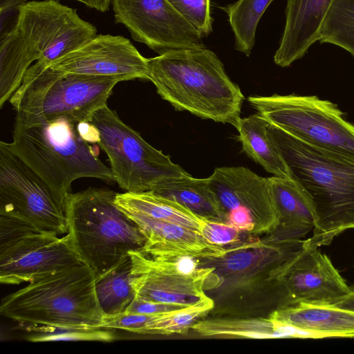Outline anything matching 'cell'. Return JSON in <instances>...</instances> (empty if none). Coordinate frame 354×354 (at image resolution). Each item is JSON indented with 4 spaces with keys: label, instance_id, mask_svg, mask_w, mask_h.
I'll list each match as a JSON object with an SVG mask.
<instances>
[{
    "label": "cell",
    "instance_id": "1",
    "mask_svg": "<svg viewBox=\"0 0 354 354\" xmlns=\"http://www.w3.org/2000/svg\"><path fill=\"white\" fill-rule=\"evenodd\" d=\"M268 133L313 205L315 224L308 243L328 245L354 229V156L307 143L271 123Z\"/></svg>",
    "mask_w": 354,
    "mask_h": 354
},
{
    "label": "cell",
    "instance_id": "2",
    "mask_svg": "<svg viewBox=\"0 0 354 354\" xmlns=\"http://www.w3.org/2000/svg\"><path fill=\"white\" fill-rule=\"evenodd\" d=\"M96 35L94 25L57 0L26 3L14 30L0 40V107L19 88L33 62L48 67Z\"/></svg>",
    "mask_w": 354,
    "mask_h": 354
},
{
    "label": "cell",
    "instance_id": "3",
    "mask_svg": "<svg viewBox=\"0 0 354 354\" xmlns=\"http://www.w3.org/2000/svg\"><path fill=\"white\" fill-rule=\"evenodd\" d=\"M149 68L158 93L176 110L237 127L244 96L213 51L205 47L168 52L149 58Z\"/></svg>",
    "mask_w": 354,
    "mask_h": 354
},
{
    "label": "cell",
    "instance_id": "4",
    "mask_svg": "<svg viewBox=\"0 0 354 354\" xmlns=\"http://www.w3.org/2000/svg\"><path fill=\"white\" fill-rule=\"evenodd\" d=\"M66 117L26 121L15 117L11 150L64 198L73 181L95 178L113 183L111 167L80 135L77 123Z\"/></svg>",
    "mask_w": 354,
    "mask_h": 354
},
{
    "label": "cell",
    "instance_id": "5",
    "mask_svg": "<svg viewBox=\"0 0 354 354\" xmlns=\"http://www.w3.org/2000/svg\"><path fill=\"white\" fill-rule=\"evenodd\" d=\"M0 313L21 323L72 330L102 328L104 316L94 272L82 262L8 295L1 300Z\"/></svg>",
    "mask_w": 354,
    "mask_h": 354
},
{
    "label": "cell",
    "instance_id": "6",
    "mask_svg": "<svg viewBox=\"0 0 354 354\" xmlns=\"http://www.w3.org/2000/svg\"><path fill=\"white\" fill-rule=\"evenodd\" d=\"M117 192L89 187L67 194V234L80 261L95 276L129 255L143 250L147 238L138 225L115 204Z\"/></svg>",
    "mask_w": 354,
    "mask_h": 354
},
{
    "label": "cell",
    "instance_id": "7",
    "mask_svg": "<svg viewBox=\"0 0 354 354\" xmlns=\"http://www.w3.org/2000/svg\"><path fill=\"white\" fill-rule=\"evenodd\" d=\"M127 80L121 76L64 73L34 64L9 101L16 118L26 121L66 117L91 122L93 114L107 105L113 87Z\"/></svg>",
    "mask_w": 354,
    "mask_h": 354
},
{
    "label": "cell",
    "instance_id": "8",
    "mask_svg": "<svg viewBox=\"0 0 354 354\" xmlns=\"http://www.w3.org/2000/svg\"><path fill=\"white\" fill-rule=\"evenodd\" d=\"M91 122L98 129L97 144L109 159L115 181L126 192H149L162 180L189 174L147 142L107 105L93 114Z\"/></svg>",
    "mask_w": 354,
    "mask_h": 354
},
{
    "label": "cell",
    "instance_id": "9",
    "mask_svg": "<svg viewBox=\"0 0 354 354\" xmlns=\"http://www.w3.org/2000/svg\"><path fill=\"white\" fill-rule=\"evenodd\" d=\"M250 104L269 123L313 145L354 156V124L333 102L317 96H250Z\"/></svg>",
    "mask_w": 354,
    "mask_h": 354
},
{
    "label": "cell",
    "instance_id": "10",
    "mask_svg": "<svg viewBox=\"0 0 354 354\" xmlns=\"http://www.w3.org/2000/svg\"><path fill=\"white\" fill-rule=\"evenodd\" d=\"M66 198L0 142V216L45 234L67 232Z\"/></svg>",
    "mask_w": 354,
    "mask_h": 354
},
{
    "label": "cell",
    "instance_id": "11",
    "mask_svg": "<svg viewBox=\"0 0 354 354\" xmlns=\"http://www.w3.org/2000/svg\"><path fill=\"white\" fill-rule=\"evenodd\" d=\"M81 263L68 234L37 232L0 216V282L18 285Z\"/></svg>",
    "mask_w": 354,
    "mask_h": 354
},
{
    "label": "cell",
    "instance_id": "12",
    "mask_svg": "<svg viewBox=\"0 0 354 354\" xmlns=\"http://www.w3.org/2000/svg\"><path fill=\"white\" fill-rule=\"evenodd\" d=\"M131 285L136 297L165 304L190 306L209 298L205 290L213 282L212 268H198L191 257H152L142 250L129 252Z\"/></svg>",
    "mask_w": 354,
    "mask_h": 354
},
{
    "label": "cell",
    "instance_id": "13",
    "mask_svg": "<svg viewBox=\"0 0 354 354\" xmlns=\"http://www.w3.org/2000/svg\"><path fill=\"white\" fill-rule=\"evenodd\" d=\"M116 24L158 55L205 48L203 37L167 0H112Z\"/></svg>",
    "mask_w": 354,
    "mask_h": 354
},
{
    "label": "cell",
    "instance_id": "14",
    "mask_svg": "<svg viewBox=\"0 0 354 354\" xmlns=\"http://www.w3.org/2000/svg\"><path fill=\"white\" fill-rule=\"evenodd\" d=\"M274 277L284 295L281 307L304 301L332 303L350 290L328 256L306 239L298 251L279 265Z\"/></svg>",
    "mask_w": 354,
    "mask_h": 354
},
{
    "label": "cell",
    "instance_id": "15",
    "mask_svg": "<svg viewBox=\"0 0 354 354\" xmlns=\"http://www.w3.org/2000/svg\"><path fill=\"white\" fill-rule=\"evenodd\" d=\"M50 67L64 73L149 80V59L129 39L120 35H97Z\"/></svg>",
    "mask_w": 354,
    "mask_h": 354
},
{
    "label": "cell",
    "instance_id": "16",
    "mask_svg": "<svg viewBox=\"0 0 354 354\" xmlns=\"http://www.w3.org/2000/svg\"><path fill=\"white\" fill-rule=\"evenodd\" d=\"M207 178L226 215L233 209L243 207L254 218L252 233L276 230L279 219L269 178L245 167H222L216 168Z\"/></svg>",
    "mask_w": 354,
    "mask_h": 354
},
{
    "label": "cell",
    "instance_id": "17",
    "mask_svg": "<svg viewBox=\"0 0 354 354\" xmlns=\"http://www.w3.org/2000/svg\"><path fill=\"white\" fill-rule=\"evenodd\" d=\"M124 213L146 236L142 250L152 257L219 259L236 249L211 244L200 232L175 223L136 212Z\"/></svg>",
    "mask_w": 354,
    "mask_h": 354
},
{
    "label": "cell",
    "instance_id": "18",
    "mask_svg": "<svg viewBox=\"0 0 354 354\" xmlns=\"http://www.w3.org/2000/svg\"><path fill=\"white\" fill-rule=\"evenodd\" d=\"M333 0H287L286 24L274 63L287 67L301 58L319 41V32Z\"/></svg>",
    "mask_w": 354,
    "mask_h": 354
},
{
    "label": "cell",
    "instance_id": "19",
    "mask_svg": "<svg viewBox=\"0 0 354 354\" xmlns=\"http://www.w3.org/2000/svg\"><path fill=\"white\" fill-rule=\"evenodd\" d=\"M270 317L299 330L303 337H354V310L326 302L280 307Z\"/></svg>",
    "mask_w": 354,
    "mask_h": 354
},
{
    "label": "cell",
    "instance_id": "20",
    "mask_svg": "<svg viewBox=\"0 0 354 354\" xmlns=\"http://www.w3.org/2000/svg\"><path fill=\"white\" fill-rule=\"evenodd\" d=\"M214 308L209 297L183 308L161 314L123 313L104 316L103 328L142 334H185L203 315Z\"/></svg>",
    "mask_w": 354,
    "mask_h": 354
},
{
    "label": "cell",
    "instance_id": "21",
    "mask_svg": "<svg viewBox=\"0 0 354 354\" xmlns=\"http://www.w3.org/2000/svg\"><path fill=\"white\" fill-rule=\"evenodd\" d=\"M279 223L276 240L301 239L315 224L313 205L291 178L269 177Z\"/></svg>",
    "mask_w": 354,
    "mask_h": 354
},
{
    "label": "cell",
    "instance_id": "22",
    "mask_svg": "<svg viewBox=\"0 0 354 354\" xmlns=\"http://www.w3.org/2000/svg\"><path fill=\"white\" fill-rule=\"evenodd\" d=\"M151 192L180 203L205 219L227 222V215L207 178H195L188 174L168 178L158 183Z\"/></svg>",
    "mask_w": 354,
    "mask_h": 354
},
{
    "label": "cell",
    "instance_id": "23",
    "mask_svg": "<svg viewBox=\"0 0 354 354\" xmlns=\"http://www.w3.org/2000/svg\"><path fill=\"white\" fill-rule=\"evenodd\" d=\"M203 337L241 338L300 337L298 330L273 318H214L195 322L191 328Z\"/></svg>",
    "mask_w": 354,
    "mask_h": 354
},
{
    "label": "cell",
    "instance_id": "24",
    "mask_svg": "<svg viewBox=\"0 0 354 354\" xmlns=\"http://www.w3.org/2000/svg\"><path fill=\"white\" fill-rule=\"evenodd\" d=\"M115 203L124 212H132L175 223L201 233L205 218L180 203L151 191L118 193Z\"/></svg>",
    "mask_w": 354,
    "mask_h": 354
},
{
    "label": "cell",
    "instance_id": "25",
    "mask_svg": "<svg viewBox=\"0 0 354 354\" xmlns=\"http://www.w3.org/2000/svg\"><path fill=\"white\" fill-rule=\"evenodd\" d=\"M268 124L258 113L241 118L236 129L243 149L268 172L275 176L291 178L285 161L268 136Z\"/></svg>",
    "mask_w": 354,
    "mask_h": 354
},
{
    "label": "cell",
    "instance_id": "26",
    "mask_svg": "<svg viewBox=\"0 0 354 354\" xmlns=\"http://www.w3.org/2000/svg\"><path fill=\"white\" fill-rule=\"evenodd\" d=\"M132 261L129 254L107 271L95 276V290L104 316L124 313L136 297L131 285Z\"/></svg>",
    "mask_w": 354,
    "mask_h": 354
},
{
    "label": "cell",
    "instance_id": "27",
    "mask_svg": "<svg viewBox=\"0 0 354 354\" xmlns=\"http://www.w3.org/2000/svg\"><path fill=\"white\" fill-rule=\"evenodd\" d=\"M273 0H238L223 8L234 36V48L249 56L259 20Z\"/></svg>",
    "mask_w": 354,
    "mask_h": 354
},
{
    "label": "cell",
    "instance_id": "28",
    "mask_svg": "<svg viewBox=\"0 0 354 354\" xmlns=\"http://www.w3.org/2000/svg\"><path fill=\"white\" fill-rule=\"evenodd\" d=\"M319 41L339 46L354 57V0H333L322 24Z\"/></svg>",
    "mask_w": 354,
    "mask_h": 354
},
{
    "label": "cell",
    "instance_id": "29",
    "mask_svg": "<svg viewBox=\"0 0 354 354\" xmlns=\"http://www.w3.org/2000/svg\"><path fill=\"white\" fill-rule=\"evenodd\" d=\"M204 37L213 30L210 0H167Z\"/></svg>",
    "mask_w": 354,
    "mask_h": 354
},
{
    "label": "cell",
    "instance_id": "30",
    "mask_svg": "<svg viewBox=\"0 0 354 354\" xmlns=\"http://www.w3.org/2000/svg\"><path fill=\"white\" fill-rule=\"evenodd\" d=\"M201 234L209 243L223 246L236 243L239 230L225 222L205 219Z\"/></svg>",
    "mask_w": 354,
    "mask_h": 354
},
{
    "label": "cell",
    "instance_id": "31",
    "mask_svg": "<svg viewBox=\"0 0 354 354\" xmlns=\"http://www.w3.org/2000/svg\"><path fill=\"white\" fill-rule=\"evenodd\" d=\"M28 0H0V40L14 30Z\"/></svg>",
    "mask_w": 354,
    "mask_h": 354
},
{
    "label": "cell",
    "instance_id": "32",
    "mask_svg": "<svg viewBox=\"0 0 354 354\" xmlns=\"http://www.w3.org/2000/svg\"><path fill=\"white\" fill-rule=\"evenodd\" d=\"M187 306L149 301L136 297L133 302L124 313L142 314H161L180 309Z\"/></svg>",
    "mask_w": 354,
    "mask_h": 354
},
{
    "label": "cell",
    "instance_id": "33",
    "mask_svg": "<svg viewBox=\"0 0 354 354\" xmlns=\"http://www.w3.org/2000/svg\"><path fill=\"white\" fill-rule=\"evenodd\" d=\"M227 223L239 231L252 232L255 223L251 212L245 207H238L227 212Z\"/></svg>",
    "mask_w": 354,
    "mask_h": 354
},
{
    "label": "cell",
    "instance_id": "34",
    "mask_svg": "<svg viewBox=\"0 0 354 354\" xmlns=\"http://www.w3.org/2000/svg\"><path fill=\"white\" fill-rule=\"evenodd\" d=\"M77 129L80 135L86 142L98 143L100 141L98 129L91 122H79Z\"/></svg>",
    "mask_w": 354,
    "mask_h": 354
},
{
    "label": "cell",
    "instance_id": "35",
    "mask_svg": "<svg viewBox=\"0 0 354 354\" xmlns=\"http://www.w3.org/2000/svg\"><path fill=\"white\" fill-rule=\"evenodd\" d=\"M331 304L342 308L354 310V285L350 286L349 292L346 295Z\"/></svg>",
    "mask_w": 354,
    "mask_h": 354
},
{
    "label": "cell",
    "instance_id": "36",
    "mask_svg": "<svg viewBox=\"0 0 354 354\" xmlns=\"http://www.w3.org/2000/svg\"><path fill=\"white\" fill-rule=\"evenodd\" d=\"M59 1V0H57ZM102 12L109 10L112 0H73Z\"/></svg>",
    "mask_w": 354,
    "mask_h": 354
}]
</instances>
